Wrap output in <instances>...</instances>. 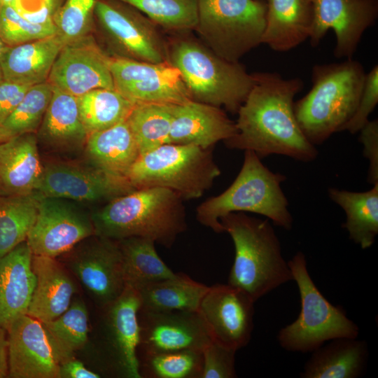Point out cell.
I'll list each match as a JSON object with an SVG mask.
<instances>
[{
	"mask_svg": "<svg viewBox=\"0 0 378 378\" xmlns=\"http://www.w3.org/2000/svg\"><path fill=\"white\" fill-rule=\"evenodd\" d=\"M97 0H64L56 10L52 21L57 34L64 44L87 35L92 28Z\"/></svg>",
	"mask_w": 378,
	"mask_h": 378,
	"instance_id": "cell-40",
	"label": "cell"
},
{
	"mask_svg": "<svg viewBox=\"0 0 378 378\" xmlns=\"http://www.w3.org/2000/svg\"><path fill=\"white\" fill-rule=\"evenodd\" d=\"M57 34L53 21L34 23L24 18L13 6L2 4L0 15V38L8 46Z\"/></svg>",
	"mask_w": 378,
	"mask_h": 378,
	"instance_id": "cell-41",
	"label": "cell"
},
{
	"mask_svg": "<svg viewBox=\"0 0 378 378\" xmlns=\"http://www.w3.org/2000/svg\"><path fill=\"white\" fill-rule=\"evenodd\" d=\"M236 133L235 122L221 108L189 100L174 105L169 143L208 149Z\"/></svg>",
	"mask_w": 378,
	"mask_h": 378,
	"instance_id": "cell-21",
	"label": "cell"
},
{
	"mask_svg": "<svg viewBox=\"0 0 378 378\" xmlns=\"http://www.w3.org/2000/svg\"><path fill=\"white\" fill-rule=\"evenodd\" d=\"M36 284L27 314L41 323L53 320L70 306L77 288L57 258L33 255Z\"/></svg>",
	"mask_w": 378,
	"mask_h": 378,
	"instance_id": "cell-24",
	"label": "cell"
},
{
	"mask_svg": "<svg viewBox=\"0 0 378 378\" xmlns=\"http://www.w3.org/2000/svg\"><path fill=\"white\" fill-rule=\"evenodd\" d=\"M267 8L265 0H198L195 30L216 55L239 62L261 43Z\"/></svg>",
	"mask_w": 378,
	"mask_h": 378,
	"instance_id": "cell-9",
	"label": "cell"
},
{
	"mask_svg": "<svg viewBox=\"0 0 378 378\" xmlns=\"http://www.w3.org/2000/svg\"><path fill=\"white\" fill-rule=\"evenodd\" d=\"M253 76V86L237 112V133L224 141L226 146L253 150L260 159L275 154L314 161L318 150L302 133L294 113V97L303 81L274 72Z\"/></svg>",
	"mask_w": 378,
	"mask_h": 378,
	"instance_id": "cell-1",
	"label": "cell"
},
{
	"mask_svg": "<svg viewBox=\"0 0 378 378\" xmlns=\"http://www.w3.org/2000/svg\"><path fill=\"white\" fill-rule=\"evenodd\" d=\"M134 7L158 27L176 34L195 30L198 0H119Z\"/></svg>",
	"mask_w": 378,
	"mask_h": 378,
	"instance_id": "cell-37",
	"label": "cell"
},
{
	"mask_svg": "<svg viewBox=\"0 0 378 378\" xmlns=\"http://www.w3.org/2000/svg\"><path fill=\"white\" fill-rule=\"evenodd\" d=\"M13 6L24 18L34 23L52 21V16L64 0H0Z\"/></svg>",
	"mask_w": 378,
	"mask_h": 378,
	"instance_id": "cell-44",
	"label": "cell"
},
{
	"mask_svg": "<svg viewBox=\"0 0 378 378\" xmlns=\"http://www.w3.org/2000/svg\"><path fill=\"white\" fill-rule=\"evenodd\" d=\"M255 302L229 284L209 287L198 309L211 339L237 351L251 340Z\"/></svg>",
	"mask_w": 378,
	"mask_h": 378,
	"instance_id": "cell-15",
	"label": "cell"
},
{
	"mask_svg": "<svg viewBox=\"0 0 378 378\" xmlns=\"http://www.w3.org/2000/svg\"><path fill=\"white\" fill-rule=\"evenodd\" d=\"M220 223L234 246V259L227 284L241 289L256 302L284 284L293 281L269 219L233 212L222 217Z\"/></svg>",
	"mask_w": 378,
	"mask_h": 378,
	"instance_id": "cell-4",
	"label": "cell"
},
{
	"mask_svg": "<svg viewBox=\"0 0 378 378\" xmlns=\"http://www.w3.org/2000/svg\"><path fill=\"white\" fill-rule=\"evenodd\" d=\"M8 139L3 127L0 125V142Z\"/></svg>",
	"mask_w": 378,
	"mask_h": 378,
	"instance_id": "cell-50",
	"label": "cell"
},
{
	"mask_svg": "<svg viewBox=\"0 0 378 378\" xmlns=\"http://www.w3.org/2000/svg\"><path fill=\"white\" fill-rule=\"evenodd\" d=\"M53 87L41 125V136L49 145L75 147L86 141L88 133L81 121L77 97Z\"/></svg>",
	"mask_w": 378,
	"mask_h": 378,
	"instance_id": "cell-30",
	"label": "cell"
},
{
	"mask_svg": "<svg viewBox=\"0 0 378 378\" xmlns=\"http://www.w3.org/2000/svg\"><path fill=\"white\" fill-rule=\"evenodd\" d=\"M64 45L55 34L17 46H6L1 58L4 80L29 86L47 82Z\"/></svg>",
	"mask_w": 378,
	"mask_h": 378,
	"instance_id": "cell-26",
	"label": "cell"
},
{
	"mask_svg": "<svg viewBox=\"0 0 378 378\" xmlns=\"http://www.w3.org/2000/svg\"><path fill=\"white\" fill-rule=\"evenodd\" d=\"M59 355L62 363L74 357L86 344L89 332V314L80 298H73L69 308L56 318L42 323Z\"/></svg>",
	"mask_w": 378,
	"mask_h": 378,
	"instance_id": "cell-36",
	"label": "cell"
},
{
	"mask_svg": "<svg viewBox=\"0 0 378 378\" xmlns=\"http://www.w3.org/2000/svg\"><path fill=\"white\" fill-rule=\"evenodd\" d=\"M359 141L363 146V156L369 162L368 181L378 183V121L369 120L359 131Z\"/></svg>",
	"mask_w": 378,
	"mask_h": 378,
	"instance_id": "cell-45",
	"label": "cell"
},
{
	"mask_svg": "<svg viewBox=\"0 0 378 378\" xmlns=\"http://www.w3.org/2000/svg\"><path fill=\"white\" fill-rule=\"evenodd\" d=\"M110 62L111 56L87 35L63 46L48 82L76 97L94 89H114Z\"/></svg>",
	"mask_w": 378,
	"mask_h": 378,
	"instance_id": "cell-16",
	"label": "cell"
},
{
	"mask_svg": "<svg viewBox=\"0 0 378 378\" xmlns=\"http://www.w3.org/2000/svg\"><path fill=\"white\" fill-rule=\"evenodd\" d=\"M61 256L62 263L100 309L113 303L124 291L126 284L118 240L94 234Z\"/></svg>",
	"mask_w": 378,
	"mask_h": 378,
	"instance_id": "cell-11",
	"label": "cell"
},
{
	"mask_svg": "<svg viewBox=\"0 0 378 378\" xmlns=\"http://www.w3.org/2000/svg\"><path fill=\"white\" fill-rule=\"evenodd\" d=\"M134 190L127 178L109 174L92 164L52 163L44 166L35 193L40 197L94 202L111 200Z\"/></svg>",
	"mask_w": 378,
	"mask_h": 378,
	"instance_id": "cell-17",
	"label": "cell"
},
{
	"mask_svg": "<svg viewBox=\"0 0 378 378\" xmlns=\"http://www.w3.org/2000/svg\"><path fill=\"white\" fill-rule=\"evenodd\" d=\"M85 144L92 164L118 177L127 178L130 169L140 156L127 118L89 134Z\"/></svg>",
	"mask_w": 378,
	"mask_h": 378,
	"instance_id": "cell-28",
	"label": "cell"
},
{
	"mask_svg": "<svg viewBox=\"0 0 378 378\" xmlns=\"http://www.w3.org/2000/svg\"><path fill=\"white\" fill-rule=\"evenodd\" d=\"M43 167L37 139L32 133L0 142V196L35 193Z\"/></svg>",
	"mask_w": 378,
	"mask_h": 378,
	"instance_id": "cell-22",
	"label": "cell"
},
{
	"mask_svg": "<svg viewBox=\"0 0 378 378\" xmlns=\"http://www.w3.org/2000/svg\"><path fill=\"white\" fill-rule=\"evenodd\" d=\"M328 193L346 214L342 227L349 239L363 249L371 247L378 234V183L365 192L330 188Z\"/></svg>",
	"mask_w": 378,
	"mask_h": 378,
	"instance_id": "cell-29",
	"label": "cell"
},
{
	"mask_svg": "<svg viewBox=\"0 0 378 378\" xmlns=\"http://www.w3.org/2000/svg\"><path fill=\"white\" fill-rule=\"evenodd\" d=\"M36 193L0 196V258L27 240L38 215Z\"/></svg>",
	"mask_w": 378,
	"mask_h": 378,
	"instance_id": "cell-33",
	"label": "cell"
},
{
	"mask_svg": "<svg viewBox=\"0 0 378 378\" xmlns=\"http://www.w3.org/2000/svg\"><path fill=\"white\" fill-rule=\"evenodd\" d=\"M30 87L4 80L0 83V125L19 105Z\"/></svg>",
	"mask_w": 378,
	"mask_h": 378,
	"instance_id": "cell-46",
	"label": "cell"
},
{
	"mask_svg": "<svg viewBox=\"0 0 378 378\" xmlns=\"http://www.w3.org/2000/svg\"><path fill=\"white\" fill-rule=\"evenodd\" d=\"M261 43L288 51L309 38L314 19L313 0H267Z\"/></svg>",
	"mask_w": 378,
	"mask_h": 378,
	"instance_id": "cell-25",
	"label": "cell"
},
{
	"mask_svg": "<svg viewBox=\"0 0 378 378\" xmlns=\"http://www.w3.org/2000/svg\"><path fill=\"white\" fill-rule=\"evenodd\" d=\"M174 105L136 104L127 120L140 155L169 143Z\"/></svg>",
	"mask_w": 378,
	"mask_h": 378,
	"instance_id": "cell-35",
	"label": "cell"
},
{
	"mask_svg": "<svg viewBox=\"0 0 378 378\" xmlns=\"http://www.w3.org/2000/svg\"><path fill=\"white\" fill-rule=\"evenodd\" d=\"M8 375L7 330L0 327V378Z\"/></svg>",
	"mask_w": 378,
	"mask_h": 378,
	"instance_id": "cell-48",
	"label": "cell"
},
{
	"mask_svg": "<svg viewBox=\"0 0 378 378\" xmlns=\"http://www.w3.org/2000/svg\"><path fill=\"white\" fill-rule=\"evenodd\" d=\"M139 293L126 286L120 296L101 309L104 314V340L111 368L121 377L141 378L137 348L139 342Z\"/></svg>",
	"mask_w": 378,
	"mask_h": 378,
	"instance_id": "cell-20",
	"label": "cell"
},
{
	"mask_svg": "<svg viewBox=\"0 0 378 378\" xmlns=\"http://www.w3.org/2000/svg\"><path fill=\"white\" fill-rule=\"evenodd\" d=\"M33 253L24 241L0 258V327L27 314L36 284Z\"/></svg>",
	"mask_w": 378,
	"mask_h": 378,
	"instance_id": "cell-23",
	"label": "cell"
},
{
	"mask_svg": "<svg viewBox=\"0 0 378 378\" xmlns=\"http://www.w3.org/2000/svg\"><path fill=\"white\" fill-rule=\"evenodd\" d=\"M310 43L317 46L329 29L335 34L334 55L352 59L365 31L378 16V0H313Z\"/></svg>",
	"mask_w": 378,
	"mask_h": 378,
	"instance_id": "cell-18",
	"label": "cell"
},
{
	"mask_svg": "<svg viewBox=\"0 0 378 378\" xmlns=\"http://www.w3.org/2000/svg\"><path fill=\"white\" fill-rule=\"evenodd\" d=\"M100 374L88 369L75 357L63 361L59 368V378H99Z\"/></svg>",
	"mask_w": 378,
	"mask_h": 378,
	"instance_id": "cell-47",
	"label": "cell"
},
{
	"mask_svg": "<svg viewBox=\"0 0 378 378\" xmlns=\"http://www.w3.org/2000/svg\"><path fill=\"white\" fill-rule=\"evenodd\" d=\"M49 82L32 85L1 125L8 139L35 132L41 124L52 94Z\"/></svg>",
	"mask_w": 378,
	"mask_h": 378,
	"instance_id": "cell-39",
	"label": "cell"
},
{
	"mask_svg": "<svg viewBox=\"0 0 378 378\" xmlns=\"http://www.w3.org/2000/svg\"><path fill=\"white\" fill-rule=\"evenodd\" d=\"M183 202L167 188L135 189L109 200L91 216L95 234L114 240L141 237L171 247L187 229Z\"/></svg>",
	"mask_w": 378,
	"mask_h": 378,
	"instance_id": "cell-2",
	"label": "cell"
},
{
	"mask_svg": "<svg viewBox=\"0 0 378 378\" xmlns=\"http://www.w3.org/2000/svg\"><path fill=\"white\" fill-rule=\"evenodd\" d=\"M378 103V65L366 74L357 108L342 131L356 134L369 121V116Z\"/></svg>",
	"mask_w": 378,
	"mask_h": 378,
	"instance_id": "cell-43",
	"label": "cell"
},
{
	"mask_svg": "<svg viewBox=\"0 0 378 378\" xmlns=\"http://www.w3.org/2000/svg\"><path fill=\"white\" fill-rule=\"evenodd\" d=\"M6 330L8 377L59 378L62 360L40 321L24 314Z\"/></svg>",
	"mask_w": 378,
	"mask_h": 378,
	"instance_id": "cell-19",
	"label": "cell"
},
{
	"mask_svg": "<svg viewBox=\"0 0 378 378\" xmlns=\"http://www.w3.org/2000/svg\"><path fill=\"white\" fill-rule=\"evenodd\" d=\"M94 18L115 52L113 57L139 62H168L167 41L143 13L119 0H97Z\"/></svg>",
	"mask_w": 378,
	"mask_h": 378,
	"instance_id": "cell-10",
	"label": "cell"
},
{
	"mask_svg": "<svg viewBox=\"0 0 378 378\" xmlns=\"http://www.w3.org/2000/svg\"><path fill=\"white\" fill-rule=\"evenodd\" d=\"M286 177L273 172L251 150H244L241 168L232 184L222 193L202 202L197 220L216 233L223 232L220 219L233 212L260 214L274 225L290 230L293 217L281 183Z\"/></svg>",
	"mask_w": 378,
	"mask_h": 378,
	"instance_id": "cell-6",
	"label": "cell"
},
{
	"mask_svg": "<svg viewBox=\"0 0 378 378\" xmlns=\"http://www.w3.org/2000/svg\"><path fill=\"white\" fill-rule=\"evenodd\" d=\"M141 378H200L202 351L179 350L138 356Z\"/></svg>",
	"mask_w": 378,
	"mask_h": 378,
	"instance_id": "cell-38",
	"label": "cell"
},
{
	"mask_svg": "<svg viewBox=\"0 0 378 378\" xmlns=\"http://www.w3.org/2000/svg\"><path fill=\"white\" fill-rule=\"evenodd\" d=\"M211 150L167 143L140 155L126 178L134 189L160 187L183 200L198 198L221 173Z\"/></svg>",
	"mask_w": 378,
	"mask_h": 378,
	"instance_id": "cell-7",
	"label": "cell"
},
{
	"mask_svg": "<svg viewBox=\"0 0 378 378\" xmlns=\"http://www.w3.org/2000/svg\"><path fill=\"white\" fill-rule=\"evenodd\" d=\"M118 241L126 286L137 290L147 283L171 278L176 274L158 255L153 240L130 237Z\"/></svg>",
	"mask_w": 378,
	"mask_h": 378,
	"instance_id": "cell-32",
	"label": "cell"
},
{
	"mask_svg": "<svg viewBox=\"0 0 378 378\" xmlns=\"http://www.w3.org/2000/svg\"><path fill=\"white\" fill-rule=\"evenodd\" d=\"M184 273L168 279L147 283L137 290L141 307L153 310L197 311L209 289Z\"/></svg>",
	"mask_w": 378,
	"mask_h": 378,
	"instance_id": "cell-31",
	"label": "cell"
},
{
	"mask_svg": "<svg viewBox=\"0 0 378 378\" xmlns=\"http://www.w3.org/2000/svg\"><path fill=\"white\" fill-rule=\"evenodd\" d=\"M94 234L91 216L67 200L40 197L26 241L33 255L57 258Z\"/></svg>",
	"mask_w": 378,
	"mask_h": 378,
	"instance_id": "cell-13",
	"label": "cell"
},
{
	"mask_svg": "<svg viewBox=\"0 0 378 378\" xmlns=\"http://www.w3.org/2000/svg\"><path fill=\"white\" fill-rule=\"evenodd\" d=\"M365 76L353 59L313 66L310 90L294 102L297 122L312 144L321 145L342 131L357 108Z\"/></svg>",
	"mask_w": 378,
	"mask_h": 378,
	"instance_id": "cell-3",
	"label": "cell"
},
{
	"mask_svg": "<svg viewBox=\"0 0 378 378\" xmlns=\"http://www.w3.org/2000/svg\"><path fill=\"white\" fill-rule=\"evenodd\" d=\"M110 69L114 89L134 104L176 105L192 100L179 71L168 62L111 57Z\"/></svg>",
	"mask_w": 378,
	"mask_h": 378,
	"instance_id": "cell-12",
	"label": "cell"
},
{
	"mask_svg": "<svg viewBox=\"0 0 378 378\" xmlns=\"http://www.w3.org/2000/svg\"><path fill=\"white\" fill-rule=\"evenodd\" d=\"M139 356L179 350L203 349L212 341L197 311H138Z\"/></svg>",
	"mask_w": 378,
	"mask_h": 378,
	"instance_id": "cell-14",
	"label": "cell"
},
{
	"mask_svg": "<svg viewBox=\"0 0 378 378\" xmlns=\"http://www.w3.org/2000/svg\"><path fill=\"white\" fill-rule=\"evenodd\" d=\"M235 350L211 341L202 351L200 378H234Z\"/></svg>",
	"mask_w": 378,
	"mask_h": 378,
	"instance_id": "cell-42",
	"label": "cell"
},
{
	"mask_svg": "<svg viewBox=\"0 0 378 378\" xmlns=\"http://www.w3.org/2000/svg\"><path fill=\"white\" fill-rule=\"evenodd\" d=\"M77 102L88 135L125 120L134 105L115 89L108 88L89 91L77 97Z\"/></svg>",
	"mask_w": 378,
	"mask_h": 378,
	"instance_id": "cell-34",
	"label": "cell"
},
{
	"mask_svg": "<svg viewBox=\"0 0 378 378\" xmlns=\"http://www.w3.org/2000/svg\"><path fill=\"white\" fill-rule=\"evenodd\" d=\"M186 34L167 42L168 62L179 71L191 99L237 113L253 86V74Z\"/></svg>",
	"mask_w": 378,
	"mask_h": 378,
	"instance_id": "cell-5",
	"label": "cell"
},
{
	"mask_svg": "<svg viewBox=\"0 0 378 378\" xmlns=\"http://www.w3.org/2000/svg\"><path fill=\"white\" fill-rule=\"evenodd\" d=\"M312 351L300 373L302 378H356L364 373L368 356L364 340L333 339Z\"/></svg>",
	"mask_w": 378,
	"mask_h": 378,
	"instance_id": "cell-27",
	"label": "cell"
},
{
	"mask_svg": "<svg viewBox=\"0 0 378 378\" xmlns=\"http://www.w3.org/2000/svg\"><path fill=\"white\" fill-rule=\"evenodd\" d=\"M288 263L299 290L300 312L293 323L279 330L281 346L288 351L306 353L333 339L357 338L358 326L318 289L308 272L304 254L296 253Z\"/></svg>",
	"mask_w": 378,
	"mask_h": 378,
	"instance_id": "cell-8",
	"label": "cell"
},
{
	"mask_svg": "<svg viewBox=\"0 0 378 378\" xmlns=\"http://www.w3.org/2000/svg\"><path fill=\"white\" fill-rule=\"evenodd\" d=\"M6 46L7 45H6L0 38V83H1L4 80V76H3V72H2L1 64V58L3 51L4 50Z\"/></svg>",
	"mask_w": 378,
	"mask_h": 378,
	"instance_id": "cell-49",
	"label": "cell"
},
{
	"mask_svg": "<svg viewBox=\"0 0 378 378\" xmlns=\"http://www.w3.org/2000/svg\"><path fill=\"white\" fill-rule=\"evenodd\" d=\"M1 6H2V4H1V1H0V15H1Z\"/></svg>",
	"mask_w": 378,
	"mask_h": 378,
	"instance_id": "cell-51",
	"label": "cell"
}]
</instances>
